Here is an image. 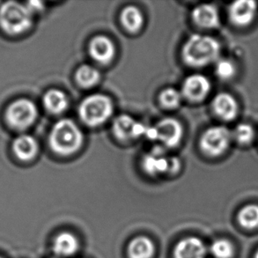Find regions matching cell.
<instances>
[{"label": "cell", "mask_w": 258, "mask_h": 258, "mask_svg": "<svg viewBox=\"0 0 258 258\" xmlns=\"http://www.w3.org/2000/svg\"><path fill=\"white\" fill-rule=\"evenodd\" d=\"M0 258H2V257H1V256H0Z\"/></svg>", "instance_id": "f1b7e54d"}, {"label": "cell", "mask_w": 258, "mask_h": 258, "mask_svg": "<svg viewBox=\"0 0 258 258\" xmlns=\"http://www.w3.org/2000/svg\"><path fill=\"white\" fill-rule=\"evenodd\" d=\"M180 168V161L177 158L172 157L169 159V169L168 172H176Z\"/></svg>", "instance_id": "4316f807"}, {"label": "cell", "mask_w": 258, "mask_h": 258, "mask_svg": "<svg viewBox=\"0 0 258 258\" xmlns=\"http://www.w3.org/2000/svg\"><path fill=\"white\" fill-rule=\"evenodd\" d=\"M213 108L215 114L224 121H232L237 115V102L227 93L217 94L213 101Z\"/></svg>", "instance_id": "4fadbf2b"}, {"label": "cell", "mask_w": 258, "mask_h": 258, "mask_svg": "<svg viewBox=\"0 0 258 258\" xmlns=\"http://www.w3.org/2000/svg\"><path fill=\"white\" fill-rule=\"evenodd\" d=\"M84 136L77 124L70 119H62L53 126L49 134V146L53 152L68 156L80 150Z\"/></svg>", "instance_id": "7a4b0ae2"}, {"label": "cell", "mask_w": 258, "mask_h": 258, "mask_svg": "<svg viewBox=\"0 0 258 258\" xmlns=\"http://www.w3.org/2000/svg\"><path fill=\"white\" fill-rule=\"evenodd\" d=\"M238 221L241 226L247 229L258 227V206L248 205L238 213Z\"/></svg>", "instance_id": "7402d4cb"}, {"label": "cell", "mask_w": 258, "mask_h": 258, "mask_svg": "<svg viewBox=\"0 0 258 258\" xmlns=\"http://www.w3.org/2000/svg\"><path fill=\"white\" fill-rule=\"evenodd\" d=\"M37 108L35 103L28 99H19L12 102L7 108L6 119L14 130L23 131L35 122L37 118Z\"/></svg>", "instance_id": "5b68a950"}, {"label": "cell", "mask_w": 258, "mask_h": 258, "mask_svg": "<svg viewBox=\"0 0 258 258\" xmlns=\"http://www.w3.org/2000/svg\"><path fill=\"white\" fill-rule=\"evenodd\" d=\"M215 72L217 76L221 80H229L235 74V67L228 60H220L217 63Z\"/></svg>", "instance_id": "484cf974"}, {"label": "cell", "mask_w": 258, "mask_h": 258, "mask_svg": "<svg viewBox=\"0 0 258 258\" xmlns=\"http://www.w3.org/2000/svg\"><path fill=\"white\" fill-rule=\"evenodd\" d=\"M120 18L122 26L132 33L139 31L143 26V14L138 7L134 6H129L123 8Z\"/></svg>", "instance_id": "ffe728a7"}, {"label": "cell", "mask_w": 258, "mask_h": 258, "mask_svg": "<svg viewBox=\"0 0 258 258\" xmlns=\"http://www.w3.org/2000/svg\"><path fill=\"white\" fill-rule=\"evenodd\" d=\"M211 90L209 80L201 74L188 76L182 85V94L192 101H202Z\"/></svg>", "instance_id": "9c48e42d"}, {"label": "cell", "mask_w": 258, "mask_h": 258, "mask_svg": "<svg viewBox=\"0 0 258 258\" xmlns=\"http://www.w3.org/2000/svg\"><path fill=\"white\" fill-rule=\"evenodd\" d=\"M43 105L46 109L51 114H61L67 110L69 101L67 95L62 91L57 89H50L48 91L42 99Z\"/></svg>", "instance_id": "ac0fdd59"}, {"label": "cell", "mask_w": 258, "mask_h": 258, "mask_svg": "<svg viewBox=\"0 0 258 258\" xmlns=\"http://www.w3.org/2000/svg\"><path fill=\"white\" fill-rule=\"evenodd\" d=\"M144 170L150 174H159L168 172L169 169V159L159 151H154L151 154H147L142 161Z\"/></svg>", "instance_id": "d6986e66"}, {"label": "cell", "mask_w": 258, "mask_h": 258, "mask_svg": "<svg viewBox=\"0 0 258 258\" xmlns=\"http://www.w3.org/2000/svg\"><path fill=\"white\" fill-rule=\"evenodd\" d=\"M13 150L21 161H31L38 153V143L30 135L22 134L14 140Z\"/></svg>", "instance_id": "9a60e30c"}, {"label": "cell", "mask_w": 258, "mask_h": 258, "mask_svg": "<svg viewBox=\"0 0 258 258\" xmlns=\"http://www.w3.org/2000/svg\"><path fill=\"white\" fill-rule=\"evenodd\" d=\"M232 139L229 130L223 126H214L206 130L200 139V148L208 156H220L229 147Z\"/></svg>", "instance_id": "8992f818"}, {"label": "cell", "mask_w": 258, "mask_h": 258, "mask_svg": "<svg viewBox=\"0 0 258 258\" xmlns=\"http://www.w3.org/2000/svg\"><path fill=\"white\" fill-rule=\"evenodd\" d=\"M89 53L92 58L98 63L107 64L115 57V45L107 36L98 35L91 40Z\"/></svg>", "instance_id": "8fae6325"}, {"label": "cell", "mask_w": 258, "mask_h": 258, "mask_svg": "<svg viewBox=\"0 0 258 258\" xmlns=\"http://www.w3.org/2000/svg\"><path fill=\"white\" fill-rule=\"evenodd\" d=\"M80 247L77 237L69 232H63L56 235L53 241V251L63 257L74 255Z\"/></svg>", "instance_id": "2e32d148"}, {"label": "cell", "mask_w": 258, "mask_h": 258, "mask_svg": "<svg viewBox=\"0 0 258 258\" xmlns=\"http://www.w3.org/2000/svg\"><path fill=\"white\" fill-rule=\"evenodd\" d=\"M234 139L238 143L249 144L255 137V131L248 123H240L236 126L234 132Z\"/></svg>", "instance_id": "d4e9b609"}, {"label": "cell", "mask_w": 258, "mask_h": 258, "mask_svg": "<svg viewBox=\"0 0 258 258\" xmlns=\"http://www.w3.org/2000/svg\"><path fill=\"white\" fill-rule=\"evenodd\" d=\"M256 3L241 0L234 2L228 8L231 21L238 27H246L251 23L256 14Z\"/></svg>", "instance_id": "30bf717a"}, {"label": "cell", "mask_w": 258, "mask_h": 258, "mask_svg": "<svg viewBox=\"0 0 258 258\" xmlns=\"http://www.w3.org/2000/svg\"><path fill=\"white\" fill-rule=\"evenodd\" d=\"M156 131V140L166 147H177L183 137V128L176 119L164 118L154 126Z\"/></svg>", "instance_id": "52a82bcc"}, {"label": "cell", "mask_w": 258, "mask_h": 258, "mask_svg": "<svg viewBox=\"0 0 258 258\" xmlns=\"http://www.w3.org/2000/svg\"><path fill=\"white\" fill-rule=\"evenodd\" d=\"M127 252L129 258H152L155 252V246L149 238L139 236L130 241Z\"/></svg>", "instance_id": "e0dca14e"}, {"label": "cell", "mask_w": 258, "mask_h": 258, "mask_svg": "<svg viewBox=\"0 0 258 258\" xmlns=\"http://www.w3.org/2000/svg\"><path fill=\"white\" fill-rule=\"evenodd\" d=\"M113 102L104 94H92L81 102L79 114L81 120L91 127L101 125L113 113Z\"/></svg>", "instance_id": "277c9868"}, {"label": "cell", "mask_w": 258, "mask_h": 258, "mask_svg": "<svg viewBox=\"0 0 258 258\" xmlns=\"http://www.w3.org/2000/svg\"><path fill=\"white\" fill-rule=\"evenodd\" d=\"M147 130V126L137 122L128 115H119L113 123V133L120 140H129L145 136Z\"/></svg>", "instance_id": "ba28073f"}, {"label": "cell", "mask_w": 258, "mask_h": 258, "mask_svg": "<svg viewBox=\"0 0 258 258\" xmlns=\"http://www.w3.org/2000/svg\"><path fill=\"white\" fill-rule=\"evenodd\" d=\"M234 246L230 241L219 239L211 246V252L216 258H231L234 255Z\"/></svg>", "instance_id": "603a6c76"}, {"label": "cell", "mask_w": 258, "mask_h": 258, "mask_svg": "<svg viewBox=\"0 0 258 258\" xmlns=\"http://www.w3.org/2000/svg\"><path fill=\"white\" fill-rule=\"evenodd\" d=\"M220 46L215 39L207 35H192L182 48V58L189 67H206L218 58Z\"/></svg>", "instance_id": "6da1fadb"}, {"label": "cell", "mask_w": 258, "mask_h": 258, "mask_svg": "<svg viewBox=\"0 0 258 258\" xmlns=\"http://www.w3.org/2000/svg\"><path fill=\"white\" fill-rule=\"evenodd\" d=\"M255 258H258V249L257 251H256V253H255Z\"/></svg>", "instance_id": "83f0119b"}, {"label": "cell", "mask_w": 258, "mask_h": 258, "mask_svg": "<svg viewBox=\"0 0 258 258\" xmlns=\"http://www.w3.org/2000/svg\"><path fill=\"white\" fill-rule=\"evenodd\" d=\"M181 93L172 87L166 88L160 94V101L165 108H177L181 103Z\"/></svg>", "instance_id": "cb8c5ba5"}, {"label": "cell", "mask_w": 258, "mask_h": 258, "mask_svg": "<svg viewBox=\"0 0 258 258\" xmlns=\"http://www.w3.org/2000/svg\"><path fill=\"white\" fill-rule=\"evenodd\" d=\"M78 83L83 87H91L100 81V73L94 67L85 64L81 66L75 74Z\"/></svg>", "instance_id": "44dd1931"}, {"label": "cell", "mask_w": 258, "mask_h": 258, "mask_svg": "<svg viewBox=\"0 0 258 258\" xmlns=\"http://www.w3.org/2000/svg\"><path fill=\"white\" fill-rule=\"evenodd\" d=\"M33 12L28 6L9 1L0 7V27L7 34L21 35L31 28Z\"/></svg>", "instance_id": "3957f363"}, {"label": "cell", "mask_w": 258, "mask_h": 258, "mask_svg": "<svg viewBox=\"0 0 258 258\" xmlns=\"http://www.w3.org/2000/svg\"><path fill=\"white\" fill-rule=\"evenodd\" d=\"M206 246L197 237L182 239L174 249V258H206Z\"/></svg>", "instance_id": "7c38bea8"}, {"label": "cell", "mask_w": 258, "mask_h": 258, "mask_svg": "<svg viewBox=\"0 0 258 258\" xmlns=\"http://www.w3.org/2000/svg\"><path fill=\"white\" fill-rule=\"evenodd\" d=\"M192 19L201 28H214L220 24V16L216 7L209 4H203L196 7L192 12Z\"/></svg>", "instance_id": "5bb4252c"}]
</instances>
